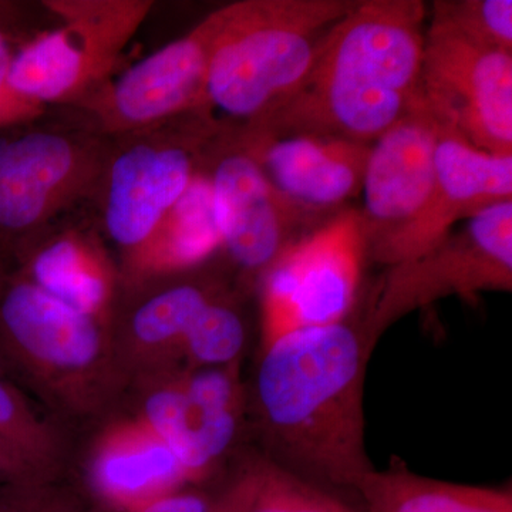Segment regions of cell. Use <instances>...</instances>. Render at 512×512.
<instances>
[{
	"label": "cell",
	"instance_id": "obj_25",
	"mask_svg": "<svg viewBox=\"0 0 512 512\" xmlns=\"http://www.w3.org/2000/svg\"><path fill=\"white\" fill-rule=\"evenodd\" d=\"M0 440L19 451L37 470L46 474L60 456L56 431L40 420L0 369Z\"/></svg>",
	"mask_w": 512,
	"mask_h": 512
},
{
	"label": "cell",
	"instance_id": "obj_14",
	"mask_svg": "<svg viewBox=\"0 0 512 512\" xmlns=\"http://www.w3.org/2000/svg\"><path fill=\"white\" fill-rule=\"evenodd\" d=\"M237 370L235 363L174 377L148 394L140 413L195 481L207 477L237 439L242 416Z\"/></svg>",
	"mask_w": 512,
	"mask_h": 512
},
{
	"label": "cell",
	"instance_id": "obj_32",
	"mask_svg": "<svg viewBox=\"0 0 512 512\" xmlns=\"http://www.w3.org/2000/svg\"><path fill=\"white\" fill-rule=\"evenodd\" d=\"M15 269L12 262L0 252V293H2L3 286H5L6 281H8L9 275L12 274Z\"/></svg>",
	"mask_w": 512,
	"mask_h": 512
},
{
	"label": "cell",
	"instance_id": "obj_26",
	"mask_svg": "<svg viewBox=\"0 0 512 512\" xmlns=\"http://www.w3.org/2000/svg\"><path fill=\"white\" fill-rule=\"evenodd\" d=\"M60 20L46 8L45 2L0 0V32L19 47L47 30L55 29Z\"/></svg>",
	"mask_w": 512,
	"mask_h": 512
},
{
	"label": "cell",
	"instance_id": "obj_29",
	"mask_svg": "<svg viewBox=\"0 0 512 512\" xmlns=\"http://www.w3.org/2000/svg\"><path fill=\"white\" fill-rule=\"evenodd\" d=\"M36 487L37 484L0 485V512H50Z\"/></svg>",
	"mask_w": 512,
	"mask_h": 512
},
{
	"label": "cell",
	"instance_id": "obj_21",
	"mask_svg": "<svg viewBox=\"0 0 512 512\" xmlns=\"http://www.w3.org/2000/svg\"><path fill=\"white\" fill-rule=\"evenodd\" d=\"M366 512H512L511 488L450 483L413 473L403 461L357 483Z\"/></svg>",
	"mask_w": 512,
	"mask_h": 512
},
{
	"label": "cell",
	"instance_id": "obj_12",
	"mask_svg": "<svg viewBox=\"0 0 512 512\" xmlns=\"http://www.w3.org/2000/svg\"><path fill=\"white\" fill-rule=\"evenodd\" d=\"M221 25L222 8L181 39L134 64L116 79L111 77L73 107L82 110L107 136L208 109V67Z\"/></svg>",
	"mask_w": 512,
	"mask_h": 512
},
{
	"label": "cell",
	"instance_id": "obj_2",
	"mask_svg": "<svg viewBox=\"0 0 512 512\" xmlns=\"http://www.w3.org/2000/svg\"><path fill=\"white\" fill-rule=\"evenodd\" d=\"M357 3L242 0L222 6L208 67V109L241 126L264 119L305 83L326 30Z\"/></svg>",
	"mask_w": 512,
	"mask_h": 512
},
{
	"label": "cell",
	"instance_id": "obj_30",
	"mask_svg": "<svg viewBox=\"0 0 512 512\" xmlns=\"http://www.w3.org/2000/svg\"><path fill=\"white\" fill-rule=\"evenodd\" d=\"M256 477V461L242 471L238 480L232 484L228 493L222 497L217 505L211 508V512H245L247 511L252 491H254Z\"/></svg>",
	"mask_w": 512,
	"mask_h": 512
},
{
	"label": "cell",
	"instance_id": "obj_33",
	"mask_svg": "<svg viewBox=\"0 0 512 512\" xmlns=\"http://www.w3.org/2000/svg\"><path fill=\"white\" fill-rule=\"evenodd\" d=\"M8 126V123H6L5 119H3L2 116H0V127Z\"/></svg>",
	"mask_w": 512,
	"mask_h": 512
},
{
	"label": "cell",
	"instance_id": "obj_9",
	"mask_svg": "<svg viewBox=\"0 0 512 512\" xmlns=\"http://www.w3.org/2000/svg\"><path fill=\"white\" fill-rule=\"evenodd\" d=\"M214 198L222 248L245 282H258L295 232L316 218L286 200L269 183L238 127L221 120L202 160Z\"/></svg>",
	"mask_w": 512,
	"mask_h": 512
},
{
	"label": "cell",
	"instance_id": "obj_10",
	"mask_svg": "<svg viewBox=\"0 0 512 512\" xmlns=\"http://www.w3.org/2000/svg\"><path fill=\"white\" fill-rule=\"evenodd\" d=\"M426 29L421 0H359L326 30L305 83L421 97Z\"/></svg>",
	"mask_w": 512,
	"mask_h": 512
},
{
	"label": "cell",
	"instance_id": "obj_19",
	"mask_svg": "<svg viewBox=\"0 0 512 512\" xmlns=\"http://www.w3.org/2000/svg\"><path fill=\"white\" fill-rule=\"evenodd\" d=\"M221 248L211 184L200 171L146 242L121 262V289L194 271L208 264Z\"/></svg>",
	"mask_w": 512,
	"mask_h": 512
},
{
	"label": "cell",
	"instance_id": "obj_24",
	"mask_svg": "<svg viewBox=\"0 0 512 512\" xmlns=\"http://www.w3.org/2000/svg\"><path fill=\"white\" fill-rule=\"evenodd\" d=\"M430 22L474 45L512 52L511 0H436Z\"/></svg>",
	"mask_w": 512,
	"mask_h": 512
},
{
	"label": "cell",
	"instance_id": "obj_13",
	"mask_svg": "<svg viewBox=\"0 0 512 512\" xmlns=\"http://www.w3.org/2000/svg\"><path fill=\"white\" fill-rule=\"evenodd\" d=\"M440 127L424 104L370 148L362 187L363 208L359 212L367 256L373 262H379L429 200Z\"/></svg>",
	"mask_w": 512,
	"mask_h": 512
},
{
	"label": "cell",
	"instance_id": "obj_7",
	"mask_svg": "<svg viewBox=\"0 0 512 512\" xmlns=\"http://www.w3.org/2000/svg\"><path fill=\"white\" fill-rule=\"evenodd\" d=\"M366 259L362 218L353 208L291 242L259 279L261 349L296 330L349 319Z\"/></svg>",
	"mask_w": 512,
	"mask_h": 512
},
{
	"label": "cell",
	"instance_id": "obj_18",
	"mask_svg": "<svg viewBox=\"0 0 512 512\" xmlns=\"http://www.w3.org/2000/svg\"><path fill=\"white\" fill-rule=\"evenodd\" d=\"M90 476L109 503L130 512L195 481L170 444L140 416L111 424L100 434Z\"/></svg>",
	"mask_w": 512,
	"mask_h": 512
},
{
	"label": "cell",
	"instance_id": "obj_5",
	"mask_svg": "<svg viewBox=\"0 0 512 512\" xmlns=\"http://www.w3.org/2000/svg\"><path fill=\"white\" fill-rule=\"evenodd\" d=\"M60 20L13 56L6 92L30 106L73 107L113 77L121 53L153 8L148 0H49Z\"/></svg>",
	"mask_w": 512,
	"mask_h": 512
},
{
	"label": "cell",
	"instance_id": "obj_20",
	"mask_svg": "<svg viewBox=\"0 0 512 512\" xmlns=\"http://www.w3.org/2000/svg\"><path fill=\"white\" fill-rule=\"evenodd\" d=\"M195 271L121 289L131 298L123 311L127 338L148 359L181 356L192 323L212 299L227 291L220 281L195 275Z\"/></svg>",
	"mask_w": 512,
	"mask_h": 512
},
{
	"label": "cell",
	"instance_id": "obj_6",
	"mask_svg": "<svg viewBox=\"0 0 512 512\" xmlns=\"http://www.w3.org/2000/svg\"><path fill=\"white\" fill-rule=\"evenodd\" d=\"M512 291V201L468 218L423 254L389 266L360 318L373 346L414 311L450 296Z\"/></svg>",
	"mask_w": 512,
	"mask_h": 512
},
{
	"label": "cell",
	"instance_id": "obj_3",
	"mask_svg": "<svg viewBox=\"0 0 512 512\" xmlns=\"http://www.w3.org/2000/svg\"><path fill=\"white\" fill-rule=\"evenodd\" d=\"M109 140L76 107L0 127V252L15 268L47 232L90 208Z\"/></svg>",
	"mask_w": 512,
	"mask_h": 512
},
{
	"label": "cell",
	"instance_id": "obj_16",
	"mask_svg": "<svg viewBox=\"0 0 512 512\" xmlns=\"http://www.w3.org/2000/svg\"><path fill=\"white\" fill-rule=\"evenodd\" d=\"M235 126L269 183L308 214L318 217L338 210L362 194L370 144L332 137L259 136Z\"/></svg>",
	"mask_w": 512,
	"mask_h": 512
},
{
	"label": "cell",
	"instance_id": "obj_4",
	"mask_svg": "<svg viewBox=\"0 0 512 512\" xmlns=\"http://www.w3.org/2000/svg\"><path fill=\"white\" fill-rule=\"evenodd\" d=\"M221 120L192 110L109 136L90 211L117 264L136 252L201 171Z\"/></svg>",
	"mask_w": 512,
	"mask_h": 512
},
{
	"label": "cell",
	"instance_id": "obj_15",
	"mask_svg": "<svg viewBox=\"0 0 512 512\" xmlns=\"http://www.w3.org/2000/svg\"><path fill=\"white\" fill-rule=\"evenodd\" d=\"M508 201H512V156L485 153L441 126L429 200L377 264L389 268L409 261L450 234L457 222Z\"/></svg>",
	"mask_w": 512,
	"mask_h": 512
},
{
	"label": "cell",
	"instance_id": "obj_31",
	"mask_svg": "<svg viewBox=\"0 0 512 512\" xmlns=\"http://www.w3.org/2000/svg\"><path fill=\"white\" fill-rule=\"evenodd\" d=\"M211 505L198 494L174 493L137 512H211Z\"/></svg>",
	"mask_w": 512,
	"mask_h": 512
},
{
	"label": "cell",
	"instance_id": "obj_28",
	"mask_svg": "<svg viewBox=\"0 0 512 512\" xmlns=\"http://www.w3.org/2000/svg\"><path fill=\"white\" fill-rule=\"evenodd\" d=\"M42 476L19 451L0 440V485L39 484Z\"/></svg>",
	"mask_w": 512,
	"mask_h": 512
},
{
	"label": "cell",
	"instance_id": "obj_8",
	"mask_svg": "<svg viewBox=\"0 0 512 512\" xmlns=\"http://www.w3.org/2000/svg\"><path fill=\"white\" fill-rule=\"evenodd\" d=\"M15 269L0 293V349L37 382L80 399L109 369V335Z\"/></svg>",
	"mask_w": 512,
	"mask_h": 512
},
{
	"label": "cell",
	"instance_id": "obj_22",
	"mask_svg": "<svg viewBox=\"0 0 512 512\" xmlns=\"http://www.w3.org/2000/svg\"><path fill=\"white\" fill-rule=\"evenodd\" d=\"M247 340L244 318L228 291L212 299L185 336L181 356L195 369L235 365Z\"/></svg>",
	"mask_w": 512,
	"mask_h": 512
},
{
	"label": "cell",
	"instance_id": "obj_17",
	"mask_svg": "<svg viewBox=\"0 0 512 512\" xmlns=\"http://www.w3.org/2000/svg\"><path fill=\"white\" fill-rule=\"evenodd\" d=\"M16 269L53 298L110 328L120 269L90 208L47 232Z\"/></svg>",
	"mask_w": 512,
	"mask_h": 512
},
{
	"label": "cell",
	"instance_id": "obj_23",
	"mask_svg": "<svg viewBox=\"0 0 512 512\" xmlns=\"http://www.w3.org/2000/svg\"><path fill=\"white\" fill-rule=\"evenodd\" d=\"M245 512H357L326 488L276 466L256 461L254 491Z\"/></svg>",
	"mask_w": 512,
	"mask_h": 512
},
{
	"label": "cell",
	"instance_id": "obj_11",
	"mask_svg": "<svg viewBox=\"0 0 512 512\" xmlns=\"http://www.w3.org/2000/svg\"><path fill=\"white\" fill-rule=\"evenodd\" d=\"M421 89L441 126L485 153L512 156V52L474 45L429 22Z\"/></svg>",
	"mask_w": 512,
	"mask_h": 512
},
{
	"label": "cell",
	"instance_id": "obj_27",
	"mask_svg": "<svg viewBox=\"0 0 512 512\" xmlns=\"http://www.w3.org/2000/svg\"><path fill=\"white\" fill-rule=\"evenodd\" d=\"M16 50L18 47L15 46V43L5 33L0 32V116L8 124L32 119L45 111L23 103L6 92V80H8L10 64H12Z\"/></svg>",
	"mask_w": 512,
	"mask_h": 512
},
{
	"label": "cell",
	"instance_id": "obj_1",
	"mask_svg": "<svg viewBox=\"0 0 512 512\" xmlns=\"http://www.w3.org/2000/svg\"><path fill=\"white\" fill-rule=\"evenodd\" d=\"M352 316L276 340L261 349L255 373L265 458L326 490L355 491L375 468L366 451L363 407L375 346Z\"/></svg>",
	"mask_w": 512,
	"mask_h": 512
}]
</instances>
